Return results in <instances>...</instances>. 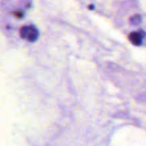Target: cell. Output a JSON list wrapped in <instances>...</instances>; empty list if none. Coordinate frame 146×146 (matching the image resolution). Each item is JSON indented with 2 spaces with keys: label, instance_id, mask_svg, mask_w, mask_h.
<instances>
[{
  "label": "cell",
  "instance_id": "obj_1",
  "mask_svg": "<svg viewBox=\"0 0 146 146\" xmlns=\"http://www.w3.org/2000/svg\"><path fill=\"white\" fill-rule=\"evenodd\" d=\"M38 30L33 26H24L20 30V36L28 42H34L38 38Z\"/></svg>",
  "mask_w": 146,
  "mask_h": 146
},
{
  "label": "cell",
  "instance_id": "obj_2",
  "mask_svg": "<svg viewBox=\"0 0 146 146\" xmlns=\"http://www.w3.org/2000/svg\"><path fill=\"white\" fill-rule=\"evenodd\" d=\"M144 37H145V33L142 31H138V32L131 33L128 35V39L134 45H141L144 40Z\"/></svg>",
  "mask_w": 146,
  "mask_h": 146
}]
</instances>
